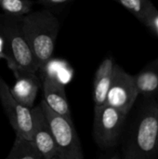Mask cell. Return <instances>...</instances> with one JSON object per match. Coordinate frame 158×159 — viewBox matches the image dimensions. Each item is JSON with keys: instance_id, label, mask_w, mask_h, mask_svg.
Listing matches in <instances>:
<instances>
[{"instance_id": "4", "label": "cell", "mask_w": 158, "mask_h": 159, "mask_svg": "<svg viewBox=\"0 0 158 159\" xmlns=\"http://www.w3.org/2000/svg\"><path fill=\"white\" fill-rule=\"evenodd\" d=\"M40 105L47 116L55 141L57 158H84L82 145L73 121L53 111L44 100L41 101Z\"/></svg>"}, {"instance_id": "10", "label": "cell", "mask_w": 158, "mask_h": 159, "mask_svg": "<svg viewBox=\"0 0 158 159\" xmlns=\"http://www.w3.org/2000/svg\"><path fill=\"white\" fill-rule=\"evenodd\" d=\"M40 80L43 89L44 101L48 107L56 113L72 120L71 110L65 94L64 84L45 73H41Z\"/></svg>"}, {"instance_id": "19", "label": "cell", "mask_w": 158, "mask_h": 159, "mask_svg": "<svg viewBox=\"0 0 158 159\" xmlns=\"http://www.w3.org/2000/svg\"><path fill=\"white\" fill-rule=\"evenodd\" d=\"M157 107H158V101H157Z\"/></svg>"}, {"instance_id": "2", "label": "cell", "mask_w": 158, "mask_h": 159, "mask_svg": "<svg viewBox=\"0 0 158 159\" xmlns=\"http://www.w3.org/2000/svg\"><path fill=\"white\" fill-rule=\"evenodd\" d=\"M60 27L59 19L46 8L22 16L23 33L38 70L52 58Z\"/></svg>"}, {"instance_id": "6", "label": "cell", "mask_w": 158, "mask_h": 159, "mask_svg": "<svg viewBox=\"0 0 158 159\" xmlns=\"http://www.w3.org/2000/svg\"><path fill=\"white\" fill-rule=\"evenodd\" d=\"M139 96L134 75H129L115 63L105 103L129 114Z\"/></svg>"}, {"instance_id": "5", "label": "cell", "mask_w": 158, "mask_h": 159, "mask_svg": "<svg viewBox=\"0 0 158 159\" xmlns=\"http://www.w3.org/2000/svg\"><path fill=\"white\" fill-rule=\"evenodd\" d=\"M128 114L107 104L95 106L93 137L102 150L117 146L121 141Z\"/></svg>"}, {"instance_id": "13", "label": "cell", "mask_w": 158, "mask_h": 159, "mask_svg": "<svg viewBox=\"0 0 158 159\" xmlns=\"http://www.w3.org/2000/svg\"><path fill=\"white\" fill-rule=\"evenodd\" d=\"M129 10L138 20L145 25L152 14L158 9L150 0H114Z\"/></svg>"}, {"instance_id": "14", "label": "cell", "mask_w": 158, "mask_h": 159, "mask_svg": "<svg viewBox=\"0 0 158 159\" xmlns=\"http://www.w3.org/2000/svg\"><path fill=\"white\" fill-rule=\"evenodd\" d=\"M7 158L41 159L42 156L32 139L16 136L13 146Z\"/></svg>"}, {"instance_id": "1", "label": "cell", "mask_w": 158, "mask_h": 159, "mask_svg": "<svg viewBox=\"0 0 158 159\" xmlns=\"http://www.w3.org/2000/svg\"><path fill=\"white\" fill-rule=\"evenodd\" d=\"M121 140L125 159L158 158L156 98L142 97L129 125H125Z\"/></svg>"}, {"instance_id": "3", "label": "cell", "mask_w": 158, "mask_h": 159, "mask_svg": "<svg viewBox=\"0 0 158 159\" xmlns=\"http://www.w3.org/2000/svg\"><path fill=\"white\" fill-rule=\"evenodd\" d=\"M0 36L4 40L7 66L37 72L38 66L25 38L22 28V16L0 14Z\"/></svg>"}, {"instance_id": "8", "label": "cell", "mask_w": 158, "mask_h": 159, "mask_svg": "<svg viewBox=\"0 0 158 159\" xmlns=\"http://www.w3.org/2000/svg\"><path fill=\"white\" fill-rule=\"evenodd\" d=\"M33 118L32 140L37 147L42 158H57V149L55 141L47 119V116L39 104L31 108Z\"/></svg>"}, {"instance_id": "7", "label": "cell", "mask_w": 158, "mask_h": 159, "mask_svg": "<svg viewBox=\"0 0 158 159\" xmlns=\"http://www.w3.org/2000/svg\"><path fill=\"white\" fill-rule=\"evenodd\" d=\"M0 102L16 136L32 139L33 118L31 108L14 98L10 88L0 77Z\"/></svg>"}, {"instance_id": "9", "label": "cell", "mask_w": 158, "mask_h": 159, "mask_svg": "<svg viewBox=\"0 0 158 159\" xmlns=\"http://www.w3.org/2000/svg\"><path fill=\"white\" fill-rule=\"evenodd\" d=\"M16 78L14 86L10 89L11 94L16 100L26 107L32 108L41 86V80L35 72L20 68L16 65H9Z\"/></svg>"}, {"instance_id": "11", "label": "cell", "mask_w": 158, "mask_h": 159, "mask_svg": "<svg viewBox=\"0 0 158 159\" xmlns=\"http://www.w3.org/2000/svg\"><path fill=\"white\" fill-rule=\"evenodd\" d=\"M115 64L114 59L107 57L101 62L95 73L93 82V101L95 106L105 103L106 95L112 82Z\"/></svg>"}, {"instance_id": "12", "label": "cell", "mask_w": 158, "mask_h": 159, "mask_svg": "<svg viewBox=\"0 0 158 159\" xmlns=\"http://www.w3.org/2000/svg\"><path fill=\"white\" fill-rule=\"evenodd\" d=\"M134 79L140 96L156 98L158 96V57L134 75Z\"/></svg>"}, {"instance_id": "17", "label": "cell", "mask_w": 158, "mask_h": 159, "mask_svg": "<svg viewBox=\"0 0 158 159\" xmlns=\"http://www.w3.org/2000/svg\"><path fill=\"white\" fill-rule=\"evenodd\" d=\"M69 1L71 0H38V3L47 7H51V6H56V5H60L62 3H66Z\"/></svg>"}, {"instance_id": "16", "label": "cell", "mask_w": 158, "mask_h": 159, "mask_svg": "<svg viewBox=\"0 0 158 159\" xmlns=\"http://www.w3.org/2000/svg\"><path fill=\"white\" fill-rule=\"evenodd\" d=\"M145 26L148 27L155 34L158 36V10L151 15Z\"/></svg>"}, {"instance_id": "15", "label": "cell", "mask_w": 158, "mask_h": 159, "mask_svg": "<svg viewBox=\"0 0 158 159\" xmlns=\"http://www.w3.org/2000/svg\"><path fill=\"white\" fill-rule=\"evenodd\" d=\"M34 1L32 0H0V7L3 12L14 16H24L32 11Z\"/></svg>"}, {"instance_id": "18", "label": "cell", "mask_w": 158, "mask_h": 159, "mask_svg": "<svg viewBox=\"0 0 158 159\" xmlns=\"http://www.w3.org/2000/svg\"><path fill=\"white\" fill-rule=\"evenodd\" d=\"M0 59H7V54H6V49H5V44L4 40L0 36Z\"/></svg>"}]
</instances>
